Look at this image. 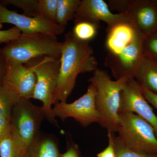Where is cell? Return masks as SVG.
Masks as SVG:
<instances>
[{
    "instance_id": "1",
    "label": "cell",
    "mask_w": 157,
    "mask_h": 157,
    "mask_svg": "<svg viewBox=\"0 0 157 157\" xmlns=\"http://www.w3.org/2000/svg\"><path fill=\"white\" fill-rule=\"evenodd\" d=\"M104 66L116 80L134 78L144 57L143 43L146 36L133 22H123L107 27Z\"/></svg>"
},
{
    "instance_id": "2",
    "label": "cell",
    "mask_w": 157,
    "mask_h": 157,
    "mask_svg": "<svg viewBox=\"0 0 157 157\" xmlns=\"http://www.w3.org/2000/svg\"><path fill=\"white\" fill-rule=\"evenodd\" d=\"M94 53V50L89 42L76 39L72 32L65 35L53 105L59 102H67L79 74L94 72L98 68V62Z\"/></svg>"
},
{
    "instance_id": "3",
    "label": "cell",
    "mask_w": 157,
    "mask_h": 157,
    "mask_svg": "<svg viewBox=\"0 0 157 157\" xmlns=\"http://www.w3.org/2000/svg\"><path fill=\"white\" fill-rule=\"evenodd\" d=\"M128 79L112 80L106 71L97 68L88 81L95 86L96 108L100 115L99 124L107 132H117L121 94Z\"/></svg>"
},
{
    "instance_id": "4",
    "label": "cell",
    "mask_w": 157,
    "mask_h": 157,
    "mask_svg": "<svg viewBox=\"0 0 157 157\" xmlns=\"http://www.w3.org/2000/svg\"><path fill=\"white\" fill-rule=\"evenodd\" d=\"M63 42L50 34L21 33L15 40L7 43L2 52L8 64L26 63L40 57L47 56L60 59Z\"/></svg>"
},
{
    "instance_id": "5",
    "label": "cell",
    "mask_w": 157,
    "mask_h": 157,
    "mask_svg": "<svg viewBox=\"0 0 157 157\" xmlns=\"http://www.w3.org/2000/svg\"><path fill=\"white\" fill-rule=\"evenodd\" d=\"M119 117L117 137L124 146L139 153L157 155V137L151 125L130 111L119 112Z\"/></svg>"
},
{
    "instance_id": "6",
    "label": "cell",
    "mask_w": 157,
    "mask_h": 157,
    "mask_svg": "<svg viewBox=\"0 0 157 157\" xmlns=\"http://www.w3.org/2000/svg\"><path fill=\"white\" fill-rule=\"evenodd\" d=\"M26 64L33 67L36 76L33 98L42 102V108L46 118L59 127L57 122L52 115V106L59 75L60 59L44 56L33 59Z\"/></svg>"
},
{
    "instance_id": "7",
    "label": "cell",
    "mask_w": 157,
    "mask_h": 157,
    "mask_svg": "<svg viewBox=\"0 0 157 157\" xmlns=\"http://www.w3.org/2000/svg\"><path fill=\"white\" fill-rule=\"evenodd\" d=\"M45 118L42 107L34 105L29 99H20L11 113L12 135L19 143L28 148L40 137V127Z\"/></svg>"
},
{
    "instance_id": "8",
    "label": "cell",
    "mask_w": 157,
    "mask_h": 157,
    "mask_svg": "<svg viewBox=\"0 0 157 157\" xmlns=\"http://www.w3.org/2000/svg\"><path fill=\"white\" fill-rule=\"evenodd\" d=\"M97 90L90 83L86 92L72 103L59 102L52 107L53 117H59L63 121L68 118H73L83 127L94 123H99L100 115L96 108L95 98Z\"/></svg>"
},
{
    "instance_id": "9",
    "label": "cell",
    "mask_w": 157,
    "mask_h": 157,
    "mask_svg": "<svg viewBox=\"0 0 157 157\" xmlns=\"http://www.w3.org/2000/svg\"><path fill=\"white\" fill-rule=\"evenodd\" d=\"M5 23L13 25L24 34L42 33L56 36L64 33L66 28L42 17H28L9 10L0 2V26Z\"/></svg>"
},
{
    "instance_id": "10",
    "label": "cell",
    "mask_w": 157,
    "mask_h": 157,
    "mask_svg": "<svg viewBox=\"0 0 157 157\" xmlns=\"http://www.w3.org/2000/svg\"><path fill=\"white\" fill-rule=\"evenodd\" d=\"M75 24L86 21L100 25L101 21L107 23V27L123 22H133L127 12L114 14L104 0H81L74 18Z\"/></svg>"
},
{
    "instance_id": "11",
    "label": "cell",
    "mask_w": 157,
    "mask_h": 157,
    "mask_svg": "<svg viewBox=\"0 0 157 157\" xmlns=\"http://www.w3.org/2000/svg\"><path fill=\"white\" fill-rule=\"evenodd\" d=\"M136 113L153 127L157 137V116L142 94L140 85L135 78H129L121 94L119 111Z\"/></svg>"
},
{
    "instance_id": "12",
    "label": "cell",
    "mask_w": 157,
    "mask_h": 157,
    "mask_svg": "<svg viewBox=\"0 0 157 157\" xmlns=\"http://www.w3.org/2000/svg\"><path fill=\"white\" fill-rule=\"evenodd\" d=\"M37 78L32 67L23 64H8L2 86L14 93L20 99L33 98Z\"/></svg>"
},
{
    "instance_id": "13",
    "label": "cell",
    "mask_w": 157,
    "mask_h": 157,
    "mask_svg": "<svg viewBox=\"0 0 157 157\" xmlns=\"http://www.w3.org/2000/svg\"><path fill=\"white\" fill-rule=\"evenodd\" d=\"M126 12L144 36L157 33V0H129Z\"/></svg>"
},
{
    "instance_id": "14",
    "label": "cell",
    "mask_w": 157,
    "mask_h": 157,
    "mask_svg": "<svg viewBox=\"0 0 157 157\" xmlns=\"http://www.w3.org/2000/svg\"><path fill=\"white\" fill-rule=\"evenodd\" d=\"M134 78L141 87L157 95V61L144 55Z\"/></svg>"
},
{
    "instance_id": "15",
    "label": "cell",
    "mask_w": 157,
    "mask_h": 157,
    "mask_svg": "<svg viewBox=\"0 0 157 157\" xmlns=\"http://www.w3.org/2000/svg\"><path fill=\"white\" fill-rule=\"evenodd\" d=\"M58 144L50 136L39 137L28 149L27 157H59Z\"/></svg>"
},
{
    "instance_id": "16",
    "label": "cell",
    "mask_w": 157,
    "mask_h": 157,
    "mask_svg": "<svg viewBox=\"0 0 157 157\" xmlns=\"http://www.w3.org/2000/svg\"><path fill=\"white\" fill-rule=\"evenodd\" d=\"M81 0H58L57 9L56 22L65 27L70 21L74 20Z\"/></svg>"
},
{
    "instance_id": "17",
    "label": "cell",
    "mask_w": 157,
    "mask_h": 157,
    "mask_svg": "<svg viewBox=\"0 0 157 157\" xmlns=\"http://www.w3.org/2000/svg\"><path fill=\"white\" fill-rule=\"evenodd\" d=\"M28 149L18 142L12 132L0 140V157H27Z\"/></svg>"
},
{
    "instance_id": "18",
    "label": "cell",
    "mask_w": 157,
    "mask_h": 157,
    "mask_svg": "<svg viewBox=\"0 0 157 157\" xmlns=\"http://www.w3.org/2000/svg\"><path fill=\"white\" fill-rule=\"evenodd\" d=\"M20 98L4 86L0 88V114L11 119L12 109Z\"/></svg>"
},
{
    "instance_id": "19",
    "label": "cell",
    "mask_w": 157,
    "mask_h": 157,
    "mask_svg": "<svg viewBox=\"0 0 157 157\" xmlns=\"http://www.w3.org/2000/svg\"><path fill=\"white\" fill-rule=\"evenodd\" d=\"M99 26V25L96 24L82 21L75 24L72 33L76 39L89 42L97 36Z\"/></svg>"
},
{
    "instance_id": "20",
    "label": "cell",
    "mask_w": 157,
    "mask_h": 157,
    "mask_svg": "<svg viewBox=\"0 0 157 157\" xmlns=\"http://www.w3.org/2000/svg\"><path fill=\"white\" fill-rule=\"evenodd\" d=\"M4 5H11L22 9L23 14L28 17H42L39 9V0H4L0 1Z\"/></svg>"
},
{
    "instance_id": "21",
    "label": "cell",
    "mask_w": 157,
    "mask_h": 157,
    "mask_svg": "<svg viewBox=\"0 0 157 157\" xmlns=\"http://www.w3.org/2000/svg\"><path fill=\"white\" fill-rule=\"evenodd\" d=\"M58 0H39V11L42 17L57 24V9Z\"/></svg>"
},
{
    "instance_id": "22",
    "label": "cell",
    "mask_w": 157,
    "mask_h": 157,
    "mask_svg": "<svg viewBox=\"0 0 157 157\" xmlns=\"http://www.w3.org/2000/svg\"><path fill=\"white\" fill-rule=\"evenodd\" d=\"M115 157H157V155L144 154L136 152L128 148L121 142L117 136L113 135Z\"/></svg>"
},
{
    "instance_id": "23",
    "label": "cell",
    "mask_w": 157,
    "mask_h": 157,
    "mask_svg": "<svg viewBox=\"0 0 157 157\" xmlns=\"http://www.w3.org/2000/svg\"><path fill=\"white\" fill-rule=\"evenodd\" d=\"M144 55L157 61V33L146 36L143 43Z\"/></svg>"
},
{
    "instance_id": "24",
    "label": "cell",
    "mask_w": 157,
    "mask_h": 157,
    "mask_svg": "<svg viewBox=\"0 0 157 157\" xmlns=\"http://www.w3.org/2000/svg\"><path fill=\"white\" fill-rule=\"evenodd\" d=\"M21 33L16 27H13L9 29L0 30V44L8 43L17 39Z\"/></svg>"
},
{
    "instance_id": "25",
    "label": "cell",
    "mask_w": 157,
    "mask_h": 157,
    "mask_svg": "<svg viewBox=\"0 0 157 157\" xmlns=\"http://www.w3.org/2000/svg\"><path fill=\"white\" fill-rule=\"evenodd\" d=\"M12 131L11 119L0 114V140L10 135Z\"/></svg>"
},
{
    "instance_id": "26",
    "label": "cell",
    "mask_w": 157,
    "mask_h": 157,
    "mask_svg": "<svg viewBox=\"0 0 157 157\" xmlns=\"http://www.w3.org/2000/svg\"><path fill=\"white\" fill-rule=\"evenodd\" d=\"M115 133L108 132V145L103 151L98 153V157H115V150L113 141V135Z\"/></svg>"
},
{
    "instance_id": "27",
    "label": "cell",
    "mask_w": 157,
    "mask_h": 157,
    "mask_svg": "<svg viewBox=\"0 0 157 157\" xmlns=\"http://www.w3.org/2000/svg\"><path fill=\"white\" fill-rule=\"evenodd\" d=\"M129 0H109V7L110 10L119 11V13L126 11Z\"/></svg>"
},
{
    "instance_id": "28",
    "label": "cell",
    "mask_w": 157,
    "mask_h": 157,
    "mask_svg": "<svg viewBox=\"0 0 157 157\" xmlns=\"http://www.w3.org/2000/svg\"><path fill=\"white\" fill-rule=\"evenodd\" d=\"M2 48L0 47V88L2 86L4 78L7 72L8 63L2 52Z\"/></svg>"
},
{
    "instance_id": "29",
    "label": "cell",
    "mask_w": 157,
    "mask_h": 157,
    "mask_svg": "<svg viewBox=\"0 0 157 157\" xmlns=\"http://www.w3.org/2000/svg\"><path fill=\"white\" fill-rule=\"evenodd\" d=\"M59 157H81L78 145L72 143L68 147L64 153L61 154Z\"/></svg>"
},
{
    "instance_id": "30",
    "label": "cell",
    "mask_w": 157,
    "mask_h": 157,
    "mask_svg": "<svg viewBox=\"0 0 157 157\" xmlns=\"http://www.w3.org/2000/svg\"><path fill=\"white\" fill-rule=\"evenodd\" d=\"M141 89L142 94L147 101L149 104H151L157 111V95L153 94L143 87H141Z\"/></svg>"
}]
</instances>
